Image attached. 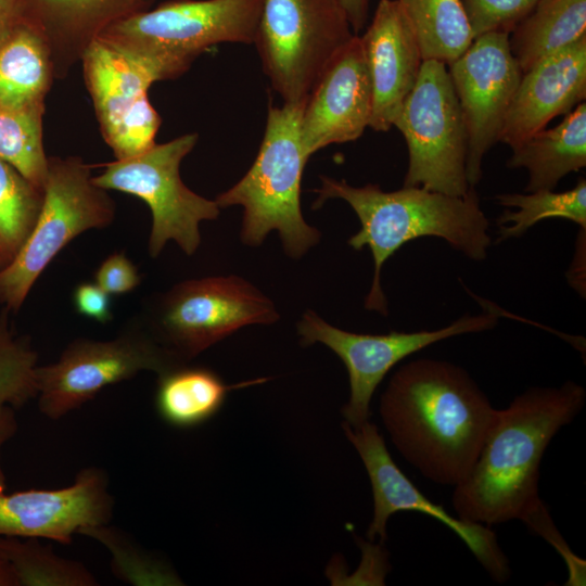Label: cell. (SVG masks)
Segmentation results:
<instances>
[{"label": "cell", "mask_w": 586, "mask_h": 586, "mask_svg": "<svg viewBox=\"0 0 586 586\" xmlns=\"http://www.w3.org/2000/svg\"><path fill=\"white\" fill-rule=\"evenodd\" d=\"M586 97V35L522 74L499 141L510 148L566 115Z\"/></svg>", "instance_id": "obj_19"}, {"label": "cell", "mask_w": 586, "mask_h": 586, "mask_svg": "<svg viewBox=\"0 0 586 586\" xmlns=\"http://www.w3.org/2000/svg\"><path fill=\"white\" fill-rule=\"evenodd\" d=\"M21 0H0V40L18 20Z\"/></svg>", "instance_id": "obj_38"}, {"label": "cell", "mask_w": 586, "mask_h": 586, "mask_svg": "<svg viewBox=\"0 0 586 586\" xmlns=\"http://www.w3.org/2000/svg\"><path fill=\"white\" fill-rule=\"evenodd\" d=\"M505 211L498 218V241L523 235L530 228L546 218H564L586 229V180L579 179L574 188L564 192L540 189L522 193H505L496 196Z\"/></svg>", "instance_id": "obj_27"}, {"label": "cell", "mask_w": 586, "mask_h": 586, "mask_svg": "<svg viewBox=\"0 0 586 586\" xmlns=\"http://www.w3.org/2000/svg\"><path fill=\"white\" fill-rule=\"evenodd\" d=\"M73 302L78 314L97 322L107 323L113 318L111 295L94 281L79 283L75 288Z\"/></svg>", "instance_id": "obj_35"}, {"label": "cell", "mask_w": 586, "mask_h": 586, "mask_svg": "<svg viewBox=\"0 0 586 586\" xmlns=\"http://www.w3.org/2000/svg\"><path fill=\"white\" fill-rule=\"evenodd\" d=\"M43 114L44 104H0V158L42 191L49 161L42 139Z\"/></svg>", "instance_id": "obj_28"}, {"label": "cell", "mask_w": 586, "mask_h": 586, "mask_svg": "<svg viewBox=\"0 0 586 586\" xmlns=\"http://www.w3.org/2000/svg\"><path fill=\"white\" fill-rule=\"evenodd\" d=\"M344 433L359 454L367 470L373 495V518L368 527L370 540L386 538V523L399 511H418L449 527L467 545L486 573L497 583L510 576L509 561L489 526L453 517L434 504L403 473L392 459L375 424H342Z\"/></svg>", "instance_id": "obj_15"}, {"label": "cell", "mask_w": 586, "mask_h": 586, "mask_svg": "<svg viewBox=\"0 0 586 586\" xmlns=\"http://www.w3.org/2000/svg\"><path fill=\"white\" fill-rule=\"evenodd\" d=\"M179 360L151 334L139 317L129 320L113 339L79 337L54 362L37 366V405L51 420H59L93 399L106 386L127 381L142 371L157 375Z\"/></svg>", "instance_id": "obj_10"}, {"label": "cell", "mask_w": 586, "mask_h": 586, "mask_svg": "<svg viewBox=\"0 0 586 586\" xmlns=\"http://www.w3.org/2000/svg\"><path fill=\"white\" fill-rule=\"evenodd\" d=\"M80 63L101 135L115 160L153 146L162 119L148 91L158 81L156 75L101 39L87 49Z\"/></svg>", "instance_id": "obj_14"}, {"label": "cell", "mask_w": 586, "mask_h": 586, "mask_svg": "<svg viewBox=\"0 0 586 586\" xmlns=\"http://www.w3.org/2000/svg\"><path fill=\"white\" fill-rule=\"evenodd\" d=\"M0 586H18L17 579L11 566L1 557H0Z\"/></svg>", "instance_id": "obj_39"}, {"label": "cell", "mask_w": 586, "mask_h": 586, "mask_svg": "<svg viewBox=\"0 0 586 586\" xmlns=\"http://www.w3.org/2000/svg\"><path fill=\"white\" fill-rule=\"evenodd\" d=\"M264 0H168L109 27L101 39L158 80L186 73L208 48L254 43Z\"/></svg>", "instance_id": "obj_5"}, {"label": "cell", "mask_w": 586, "mask_h": 586, "mask_svg": "<svg viewBox=\"0 0 586 586\" xmlns=\"http://www.w3.org/2000/svg\"><path fill=\"white\" fill-rule=\"evenodd\" d=\"M355 35L339 0H264L254 44L283 103H303Z\"/></svg>", "instance_id": "obj_7"}, {"label": "cell", "mask_w": 586, "mask_h": 586, "mask_svg": "<svg viewBox=\"0 0 586 586\" xmlns=\"http://www.w3.org/2000/svg\"><path fill=\"white\" fill-rule=\"evenodd\" d=\"M585 388L573 381L532 387L495 420L468 475L454 487L453 507L461 520L492 526L523 521L544 501L539 467L559 430L583 410Z\"/></svg>", "instance_id": "obj_2"}, {"label": "cell", "mask_w": 586, "mask_h": 586, "mask_svg": "<svg viewBox=\"0 0 586 586\" xmlns=\"http://www.w3.org/2000/svg\"><path fill=\"white\" fill-rule=\"evenodd\" d=\"M198 139L199 135L191 132L155 143L139 155L106 164L100 175L92 177L97 186L131 194L148 205L152 216L148 250L152 258L168 241L192 255L201 243V221L219 215L215 200L196 194L180 177L181 162Z\"/></svg>", "instance_id": "obj_11"}, {"label": "cell", "mask_w": 586, "mask_h": 586, "mask_svg": "<svg viewBox=\"0 0 586 586\" xmlns=\"http://www.w3.org/2000/svg\"><path fill=\"white\" fill-rule=\"evenodd\" d=\"M43 191L0 158V269L16 256L35 226Z\"/></svg>", "instance_id": "obj_29"}, {"label": "cell", "mask_w": 586, "mask_h": 586, "mask_svg": "<svg viewBox=\"0 0 586 586\" xmlns=\"http://www.w3.org/2000/svg\"><path fill=\"white\" fill-rule=\"evenodd\" d=\"M372 92L360 37L328 64L307 95L300 120L308 157L333 143L358 139L369 127Z\"/></svg>", "instance_id": "obj_17"}, {"label": "cell", "mask_w": 586, "mask_h": 586, "mask_svg": "<svg viewBox=\"0 0 586 586\" xmlns=\"http://www.w3.org/2000/svg\"><path fill=\"white\" fill-rule=\"evenodd\" d=\"M314 192L317 193L314 208L329 199H342L359 218L361 227L347 243L357 251L364 246L370 249L374 270L365 307L384 316L387 302L381 285L382 267L405 243L437 237L476 262L486 258L492 244L489 222L474 188L462 196L420 187L385 192L377 184L354 187L345 180L321 176V186Z\"/></svg>", "instance_id": "obj_3"}, {"label": "cell", "mask_w": 586, "mask_h": 586, "mask_svg": "<svg viewBox=\"0 0 586 586\" xmlns=\"http://www.w3.org/2000/svg\"><path fill=\"white\" fill-rule=\"evenodd\" d=\"M360 41L372 92L369 127L387 131L416 85L421 51L397 0L379 1Z\"/></svg>", "instance_id": "obj_18"}, {"label": "cell", "mask_w": 586, "mask_h": 586, "mask_svg": "<svg viewBox=\"0 0 586 586\" xmlns=\"http://www.w3.org/2000/svg\"><path fill=\"white\" fill-rule=\"evenodd\" d=\"M303 103L269 105L264 138L247 173L216 198L220 208L241 206V240L257 246L277 230L284 252L302 257L320 240L301 209V184L309 160L301 140Z\"/></svg>", "instance_id": "obj_4"}, {"label": "cell", "mask_w": 586, "mask_h": 586, "mask_svg": "<svg viewBox=\"0 0 586 586\" xmlns=\"http://www.w3.org/2000/svg\"><path fill=\"white\" fill-rule=\"evenodd\" d=\"M509 31L497 30L473 39L449 64L448 74L467 130L466 171L470 187L482 177V162L499 135L522 77L512 54Z\"/></svg>", "instance_id": "obj_13"}, {"label": "cell", "mask_w": 586, "mask_h": 586, "mask_svg": "<svg viewBox=\"0 0 586 586\" xmlns=\"http://www.w3.org/2000/svg\"><path fill=\"white\" fill-rule=\"evenodd\" d=\"M417 38L422 60L451 64L473 41L461 0H397Z\"/></svg>", "instance_id": "obj_25"}, {"label": "cell", "mask_w": 586, "mask_h": 586, "mask_svg": "<svg viewBox=\"0 0 586 586\" xmlns=\"http://www.w3.org/2000/svg\"><path fill=\"white\" fill-rule=\"evenodd\" d=\"M113 508L106 473L89 467L66 487L0 493V536L71 545L80 530L109 523Z\"/></svg>", "instance_id": "obj_16"}, {"label": "cell", "mask_w": 586, "mask_h": 586, "mask_svg": "<svg viewBox=\"0 0 586 586\" xmlns=\"http://www.w3.org/2000/svg\"><path fill=\"white\" fill-rule=\"evenodd\" d=\"M0 557L11 566L18 586H95L81 563L58 556L39 538L0 536Z\"/></svg>", "instance_id": "obj_26"}, {"label": "cell", "mask_w": 586, "mask_h": 586, "mask_svg": "<svg viewBox=\"0 0 586 586\" xmlns=\"http://www.w3.org/2000/svg\"><path fill=\"white\" fill-rule=\"evenodd\" d=\"M346 12L353 31L357 35L366 25L369 0H339Z\"/></svg>", "instance_id": "obj_37"}, {"label": "cell", "mask_w": 586, "mask_h": 586, "mask_svg": "<svg viewBox=\"0 0 586 586\" xmlns=\"http://www.w3.org/2000/svg\"><path fill=\"white\" fill-rule=\"evenodd\" d=\"M497 318L494 313L464 315L437 330L360 334L335 328L307 310L297 323V333L302 345L322 343L344 362L351 396L342 412L347 424L358 426L369 420L372 395L395 365L442 340L493 329Z\"/></svg>", "instance_id": "obj_12"}, {"label": "cell", "mask_w": 586, "mask_h": 586, "mask_svg": "<svg viewBox=\"0 0 586 586\" xmlns=\"http://www.w3.org/2000/svg\"><path fill=\"white\" fill-rule=\"evenodd\" d=\"M512 31L510 48L524 73L586 35V0H537Z\"/></svg>", "instance_id": "obj_24"}, {"label": "cell", "mask_w": 586, "mask_h": 586, "mask_svg": "<svg viewBox=\"0 0 586 586\" xmlns=\"http://www.w3.org/2000/svg\"><path fill=\"white\" fill-rule=\"evenodd\" d=\"M17 431V420L14 408L0 403V493L7 489V477L1 463V453L3 446L15 435Z\"/></svg>", "instance_id": "obj_36"}, {"label": "cell", "mask_w": 586, "mask_h": 586, "mask_svg": "<svg viewBox=\"0 0 586 586\" xmlns=\"http://www.w3.org/2000/svg\"><path fill=\"white\" fill-rule=\"evenodd\" d=\"M265 381L256 379L228 385L208 368L182 364L158 374L155 408L168 425L191 429L217 415L230 391Z\"/></svg>", "instance_id": "obj_22"}, {"label": "cell", "mask_w": 586, "mask_h": 586, "mask_svg": "<svg viewBox=\"0 0 586 586\" xmlns=\"http://www.w3.org/2000/svg\"><path fill=\"white\" fill-rule=\"evenodd\" d=\"M79 535L100 543L111 555V570L119 581L135 585H177L176 573L142 548L127 533L106 524L88 526Z\"/></svg>", "instance_id": "obj_30"}, {"label": "cell", "mask_w": 586, "mask_h": 586, "mask_svg": "<svg viewBox=\"0 0 586 586\" xmlns=\"http://www.w3.org/2000/svg\"><path fill=\"white\" fill-rule=\"evenodd\" d=\"M37 353L0 321V403L20 408L37 396Z\"/></svg>", "instance_id": "obj_31"}, {"label": "cell", "mask_w": 586, "mask_h": 586, "mask_svg": "<svg viewBox=\"0 0 586 586\" xmlns=\"http://www.w3.org/2000/svg\"><path fill=\"white\" fill-rule=\"evenodd\" d=\"M91 166L78 156H49L42 205L27 240L0 269V303L18 310L36 280L77 235L109 227L116 204L92 180Z\"/></svg>", "instance_id": "obj_6"}, {"label": "cell", "mask_w": 586, "mask_h": 586, "mask_svg": "<svg viewBox=\"0 0 586 586\" xmlns=\"http://www.w3.org/2000/svg\"><path fill=\"white\" fill-rule=\"evenodd\" d=\"M155 0H21L18 18L46 41L55 79L67 76L112 25L153 8Z\"/></svg>", "instance_id": "obj_20"}, {"label": "cell", "mask_w": 586, "mask_h": 586, "mask_svg": "<svg viewBox=\"0 0 586 586\" xmlns=\"http://www.w3.org/2000/svg\"><path fill=\"white\" fill-rule=\"evenodd\" d=\"M523 522L532 532L540 535L562 556L569 572V578L565 585H585L586 562L575 556L570 549L564 538L558 532L545 502L526 517Z\"/></svg>", "instance_id": "obj_33"}, {"label": "cell", "mask_w": 586, "mask_h": 586, "mask_svg": "<svg viewBox=\"0 0 586 586\" xmlns=\"http://www.w3.org/2000/svg\"><path fill=\"white\" fill-rule=\"evenodd\" d=\"M496 413L463 368L430 358L403 365L380 400L381 419L406 461L453 487L472 469Z\"/></svg>", "instance_id": "obj_1"}, {"label": "cell", "mask_w": 586, "mask_h": 586, "mask_svg": "<svg viewBox=\"0 0 586 586\" xmlns=\"http://www.w3.org/2000/svg\"><path fill=\"white\" fill-rule=\"evenodd\" d=\"M140 320L169 353L187 362L244 326L272 323L266 295L237 276L180 282L148 302Z\"/></svg>", "instance_id": "obj_8"}, {"label": "cell", "mask_w": 586, "mask_h": 586, "mask_svg": "<svg viewBox=\"0 0 586 586\" xmlns=\"http://www.w3.org/2000/svg\"><path fill=\"white\" fill-rule=\"evenodd\" d=\"M473 38L513 28L531 12L537 0H461Z\"/></svg>", "instance_id": "obj_32"}, {"label": "cell", "mask_w": 586, "mask_h": 586, "mask_svg": "<svg viewBox=\"0 0 586 586\" xmlns=\"http://www.w3.org/2000/svg\"><path fill=\"white\" fill-rule=\"evenodd\" d=\"M94 282L111 296L123 295L140 284L141 276L124 252H115L99 265Z\"/></svg>", "instance_id": "obj_34"}, {"label": "cell", "mask_w": 586, "mask_h": 586, "mask_svg": "<svg viewBox=\"0 0 586 586\" xmlns=\"http://www.w3.org/2000/svg\"><path fill=\"white\" fill-rule=\"evenodd\" d=\"M507 165L525 168V191L552 190L568 174L586 166V103L577 104L560 124L542 129L517 145Z\"/></svg>", "instance_id": "obj_21"}, {"label": "cell", "mask_w": 586, "mask_h": 586, "mask_svg": "<svg viewBox=\"0 0 586 586\" xmlns=\"http://www.w3.org/2000/svg\"><path fill=\"white\" fill-rule=\"evenodd\" d=\"M408 149L404 187L453 196L471 188L466 171L467 130L447 65L424 60L393 123Z\"/></svg>", "instance_id": "obj_9"}, {"label": "cell", "mask_w": 586, "mask_h": 586, "mask_svg": "<svg viewBox=\"0 0 586 586\" xmlns=\"http://www.w3.org/2000/svg\"><path fill=\"white\" fill-rule=\"evenodd\" d=\"M55 79L52 55L43 38L21 21L0 40V104H44Z\"/></svg>", "instance_id": "obj_23"}]
</instances>
